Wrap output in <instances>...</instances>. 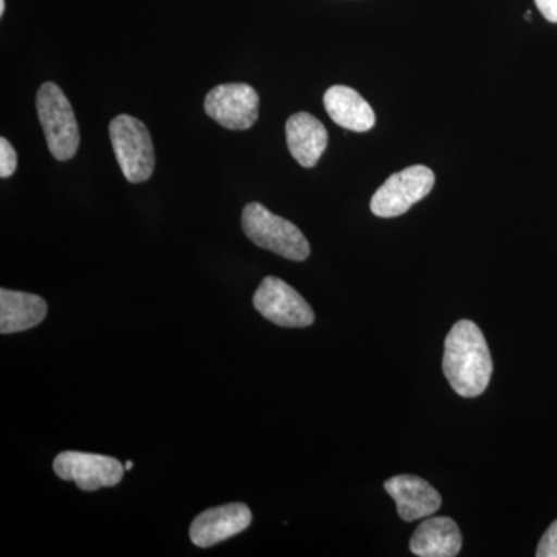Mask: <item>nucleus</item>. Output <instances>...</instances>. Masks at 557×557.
<instances>
[{
  "instance_id": "1",
  "label": "nucleus",
  "mask_w": 557,
  "mask_h": 557,
  "mask_svg": "<svg viewBox=\"0 0 557 557\" xmlns=\"http://www.w3.org/2000/svg\"><path fill=\"white\" fill-rule=\"evenodd\" d=\"M443 372L460 397L482 395L493 375V359L485 336L472 321H458L445 343Z\"/></svg>"
},
{
  "instance_id": "2",
  "label": "nucleus",
  "mask_w": 557,
  "mask_h": 557,
  "mask_svg": "<svg viewBox=\"0 0 557 557\" xmlns=\"http://www.w3.org/2000/svg\"><path fill=\"white\" fill-rule=\"evenodd\" d=\"M242 228L252 244L269 249L274 255L293 262L309 259L310 244L302 231L287 219L273 214L258 201L244 208Z\"/></svg>"
},
{
  "instance_id": "3",
  "label": "nucleus",
  "mask_w": 557,
  "mask_h": 557,
  "mask_svg": "<svg viewBox=\"0 0 557 557\" xmlns=\"http://www.w3.org/2000/svg\"><path fill=\"white\" fill-rule=\"evenodd\" d=\"M36 109L51 156L60 161L73 159L79 148V126L72 104L54 83L40 86Z\"/></svg>"
},
{
  "instance_id": "4",
  "label": "nucleus",
  "mask_w": 557,
  "mask_h": 557,
  "mask_svg": "<svg viewBox=\"0 0 557 557\" xmlns=\"http://www.w3.org/2000/svg\"><path fill=\"white\" fill-rule=\"evenodd\" d=\"M110 141L121 172L131 183L146 182L156 170V150L148 127L131 115H119L109 126Z\"/></svg>"
},
{
  "instance_id": "5",
  "label": "nucleus",
  "mask_w": 557,
  "mask_h": 557,
  "mask_svg": "<svg viewBox=\"0 0 557 557\" xmlns=\"http://www.w3.org/2000/svg\"><path fill=\"white\" fill-rule=\"evenodd\" d=\"M435 185L434 172L416 164L391 175L370 200V209L379 218L391 219L406 214L417 201L423 200Z\"/></svg>"
},
{
  "instance_id": "6",
  "label": "nucleus",
  "mask_w": 557,
  "mask_h": 557,
  "mask_svg": "<svg viewBox=\"0 0 557 557\" xmlns=\"http://www.w3.org/2000/svg\"><path fill=\"white\" fill-rule=\"evenodd\" d=\"M255 309L278 327L302 329L314 322V313L302 296L282 278H263L252 298Z\"/></svg>"
},
{
  "instance_id": "7",
  "label": "nucleus",
  "mask_w": 557,
  "mask_h": 557,
  "mask_svg": "<svg viewBox=\"0 0 557 557\" xmlns=\"http://www.w3.org/2000/svg\"><path fill=\"white\" fill-rule=\"evenodd\" d=\"M209 119L230 131H248L259 119V95L244 83L222 84L205 98Z\"/></svg>"
},
{
  "instance_id": "8",
  "label": "nucleus",
  "mask_w": 557,
  "mask_h": 557,
  "mask_svg": "<svg viewBox=\"0 0 557 557\" xmlns=\"http://www.w3.org/2000/svg\"><path fill=\"white\" fill-rule=\"evenodd\" d=\"M53 471L65 482H75L79 490L98 491L119 485L126 468L116 458L65 450L54 458Z\"/></svg>"
},
{
  "instance_id": "9",
  "label": "nucleus",
  "mask_w": 557,
  "mask_h": 557,
  "mask_svg": "<svg viewBox=\"0 0 557 557\" xmlns=\"http://www.w3.org/2000/svg\"><path fill=\"white\" fill-rule=\"evenodd\" d=\"M252 515L247 505L228 504L207 509L194 520L189 536L193 544L209 548L236 536L251 525Z\"/></svg>"
},
{
  "instance_id": "10",
  "label": "nucleus",
  "mask_w": 557,
  "mask_h": 557,
  "mask_svg": "<svg viewBox=\"0 0 557 557\" xmlns=\"http://www.w3.org/2000/svg\"><path fill=\"white\" fill-rule=\"evenodd\" d=\"M384 487L397 504L399 518L405 522L429 518L442 507L438 491L417 475H397L388 479Z\"/></svg>"
},
{
  "instance_id": "11",
  "label": "nucleus",
  "mask_w": 557,
  "mask_h": 557,
  "mask_svg": "<svg viewBox=\"0 0 557 557\" xmlns=\"http://www.w3.org/2000/svg\"><path fill=\"white\" fill-rule=\"evenodd\" d=\"M285 134L293 159L302 168L317 166L329 145V134L324 124L310 113L299 112L289 116Z\"/></svg>"
},
{
  "instance_id": "12",
  "label": "nucleus",
  "mask_w": 557,
  "mask_h": 557,
  "mask_svg": "<svg viewBox=\"0 0 557 557\" xmlns=\"http://www.w3.org/2000/svg\"><path fill=\"white\" fill-rule=\"evenodd\" d=\"M330 119L347 131L368 132L375 126V112L357 90L346 86L330 87L324 95Z\"/></svg>"
},
{
  "instance_id": "13",
  "label": "nucleus",
  "mask_w": 557,
  "mask_h": 557,
  "mask_svg": "<svg viewBox=\"0 0 557 557\" xmlns=\"http://www.w3.org/2000/svg\"><path fill=\"white\" fill-rule=\"evenodd\" d=\"M47 317V302L32 293L0 289V333L25 332L36 327Z\"/></svg>"
},
{
  "instance_id": "14",
  "label": "nucleus",
  "mask_w": 557,
  "mask_h": 557,
  "mask_svg": "<svg viewBox=\"0 0 557 557\" xmlns=\"http://www.w3.org/2000/svg\"><path fill=\"white\" fill-rule=\"evenodd\" d=\"M461 544L460 530L449 518L424 520L410 539V549L420 557H454L460 553Z\"/></svg>"
},
{
  "instance_id": "15",
  "label": "nucleus",
  "mask_w": 557,
  "mask_h": 557,
  "mask_svg": "<svg viewBox=\"0 0 557 557\" xmlns=\"http://www.w3.org/2000/svg\"><path fill=\"white\" fill-rule=\"evenodd\" d=\"M17 170L16 150L7 138H0V177L9 178Z\"/></svg>"
},
{
  "instance_id": "16",
  "label": "nucleus",
  "mask_w": 557,
  "mask_h": 557,
  "mask_svg": "<svg viewBox=\"0 0 557 557\" xmlns=\"http://www.w3.org/2000/svg\"><path fill=\"white\" fill-rule=\"evenodd\" d=\"M537 557H557V520L548 528L537 545Z\"/></svg>"
},
{
  "instance_id": "17",
  "label": "nucleus",
  "mask_w": 557,
  "mask_h": 557,
  "mask_svg": "<svg viewBox=\"0 0 557 557\" xmlns=\"http://www.w3.org/2000/svg\"><path fill=\"white\" fill-rule=\"evenodd\" d=\"M545 20L557 24V0H534Z\"/></svg>"
},
{
  "instance_id": "18",
  "label": "nucleus",
  "mask_w": 557,
  "mask_h": 557,
  "mask_svg": "<svg viewBox=\"0 0 557 557\" xmlns=\"http://www.w3.org/2000/svg\"><path fill=\"white\" fill-rule=\"evenodd\" d=\"M5 13V0H0V16H3Z\"/></svg>"
},
{
  "instance_id": "19",
  "label": "nucleus",
  "mask_w": 557,
  "mask_h": 557,
  "mask_svg": "<svg viewBox=\"0 0 557 557\" xmlns=\"http://www.w3.org/2000/svg\"><path fill=\"white\" fill-rule=\"evenodd\" d=\"M124 468H126V471H131V469L134 468V463H132V461H126V463H124Z\"/></svg>"
}]
</instances>
